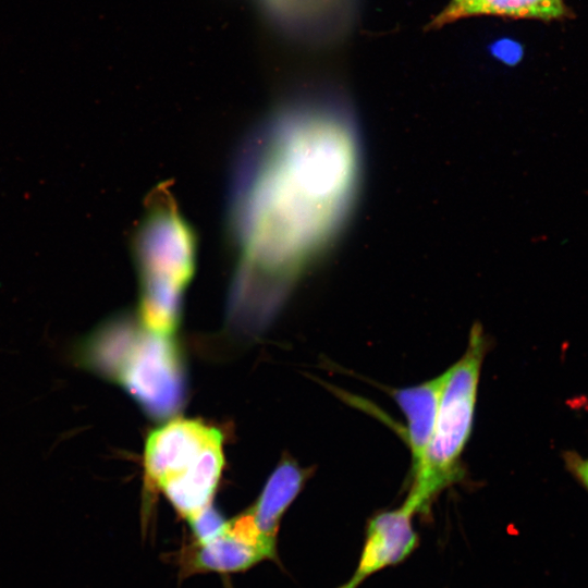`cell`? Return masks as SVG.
Wrapping results in <instances>:
<instances>
[{"label":"cell","mask_w":588,"mask_h":588,"mask_svg":"<svg viewBox=\"0 0 588 588\" xmlns=\"http://www.w3.org/2000/svg\"><path fill=\"white\" fill-rule=\"evenodd\" d=\"M181 574L189 576L203 573H237L244 572L264 560L268 555L225 528L224 532L206 543H193L182 550L177 558Z\"/></svg>","instance_id":"obj_7"},{"label":"cell","mask_w":588,"mask_h":588,"mask_svg":"<svg viewBox=\"0 0 588 588\" xmlns=\"http://www.w3.org/2000/svg\"><path fill=\"white\" fill-rule=\"evenodd\" d=\"M191 526L195 543H206L222 535L228 520L210 504L192 519Z\"/></svg>","instance_id":"obj_11"},{"label":"cell","mask_w":588,"mask_h":588,"mask_svg":"<svg viewBox=\"0 0 588 588\" xmlns=\"http://www.w3.org/2000/svg\"><path fill=\"white\" fill-rule=\"evenodd\" d=\"M475 0H452L451 3L430 23L439 27L462 16L464 9Z\"/></svg>","instance_id":"obj_14"},{"label":"cell","mask_w":588,"mask_h":588,"mask_svg":"<svg viewBox=\"0 0 588 588\" xmlns=\"http://www.w3.org/2000/svg\"><path fill=\"white\" fill-rule=\"evenodd\" d=\"M219 429L193 419H172L151 431L144 450L146 479L186 520L211 504L223 464Z\"/></svg>","instance_id":"obj_5"},{"label":"cell","mask_w":588,"mask_h":588,"mask_svg":"<svg viewBox=\"0 0 588 588\" xmlns=\"http://www.w3.org/2000/svg\"><path fill=\"white\" fill-rule=\"evenodd\" d=\"M307 477V470L287 458L271 474L260 497L248 509L266 538L277 542L281 517L302 490Z\"/></svg>","instance_id":"obj_9"},{"label":"cell","mask_w":588,"mask_h":588,"mask_svg":"<svg viewBox=\"0 0 588 588\" xmlns=\"http://www.w3.org/2000/svg\"><path fill=\"white\" fill-rule=\"evenodd\" d=\"M74 364L120 385L150 417L174 416L185 400L179 347L169 335L146 329L128 315L113 317L79 341Z\"/></svg>","instance_id":"obj_2"},{"label":"cell","mask_w":588,"mask_h":588,"mask_svg":"<svg viewBox=\"0 0 588 588\" xmlns=\"http://www.w3.org/2000/svg\"><path fill=\"white\" fill-rule=\"evenodd\" d=\"M362 142L332 110L275 114L243 144L229 189V225L237 248L228 317L262 330L304 269L330 244L354 205Z\"/></svg>","instance_id":"obj_1"},{"label":"cell","mask_w":588,"mask_h":588,"mask_svg":"<svg viewBox=\"0 0 588 588\" xmlns=\"http://www.w3.org/2000/svg\"><path fill=\"white\" fill-rule=\"evenodd\" d=\"M444 375L422 383L394 389L392 396L407 422V443L412 457V473L420 465L428 448L438 412Z\"/></svg>","instance_id":"obj_8"},{"label":"cell","mask_w":588,"mask_h":588,"mask_svg":"<svg viewBox=\"0 0 588 588\" xmlns=\"http://www.w3.org/2000/svg\"><path fill=\"white\" fill-rule=\"evenodd\" d=\"M414 513L405 505L381 512L367 524L360 558L352 577L339 588H358L369 576L403 562L418 546Z\"/></svg>","instance_id":"obj_6"},{"label":"cell","mask_w":588,"mask_h":588,"mask_svg":"<svg viewBox=\"0 0 588 588\" xmlns=\"http://www.w3.org/2000/svg\"><path fill=\"white\" fill-rule=\"evenodd\" d=\"M563 13L561 0H475L464 9L461 17L475 14H498L551 19Z\"/></svg>","instance_id":"obj_10"},{"label":"cell","mask_w":588,"mask_h":588,"mask_svg":"<svg viewBox=\"0 0 588 588\" xmlns=\"http://www.w3.org/2000/svg\"><path fill=\"white\" fill-rule=\"evenodd\" d=\"M491 53L499 60L515 64L523 56V49L519 44L511 39H500L490 46Z\"/></svg>","instance_id":"obj_13"},{"label":"cell","mask_w":588,"mask_h":588,"mask_svg":"<svg viewBox=\"0 0 588 588\" xmlns=\"http://www.w3.org/2000/svg\"><path fill=\"white\" fill-rule=\"evenodd\" d=\"M486 353V339L474 330L463 356L443 372L433 431L403 502L414 514L426 513L436 497L462 477V455L473 430Z\"/></svg>","instance_id":"obj_4"},{"label":"cell","mask_w":588,"mask_h":588,"mask_svg":"<svg viewBox=\"0 0 588 588\" xmlns=\"http://www.w3.org/2000/svg\"><path fill=\"white\" fill-rule=\"evenodd\" d=\"M562 456L567 471L588 492V456L583 457L574 451H566Z\"/></svg>","instance_id":"obj_12"},{"label":"cell","mask_w":588,"mask_h":588,"mask_svg":"<svg viewBox=\"0 0 588 588\" xmlns=\"http://www.w3.org/2000/svg\"><path fill=\"white\" fill-rule=\"evenodd\" d=\"M139 281L138 319L151 332L172 336L184 291L194 271L196 241L166 191L155 194L134 238Z\"/></svg>","instance_id":"obj_3"}]
</instances>
